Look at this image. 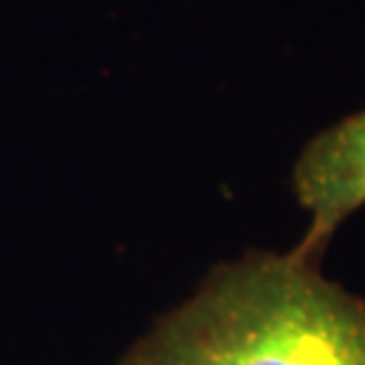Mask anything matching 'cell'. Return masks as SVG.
<instances>
[{"instance_id": "2", "label": "cell", "mask_w": 365, "mask_h": 365, "mask_svg": "<svg viewBox=\"0 0 365 365\" xmlns=\"http://www.w3.org/2000/svg\"><path fill=\"white\" fill-rule=\"evenodd\" d=\"M292 187L311 216L294 252L323 261L339 225L365 207V109L344 116L306 143L292 171Z\"/></svg>"}, {"instance_id": "1", "label": "cell", "mask_w": 365, "mask_h": 365, "mask_svg": "<svg viewBox=\"0 0 365 365\" xmlns=\"http://www.w3.org/2000/svg\"><path fill=\"white\" fill-rule=\"evenodd\" d=\"M119 365H365V299L294 250L211 268Z\"/></svg>"}]
</instances>
